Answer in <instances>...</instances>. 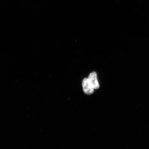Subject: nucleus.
<instances>
[{"instance_id": "1", "label": "nucleus", "mask_w": 149, "mask_h": 149, "mask_svg": "<svg viewBox=\"0 0 149 149\" xmlns=\"http://www.w3.org/2000/svg\"><path fill=\"white\" fill-rule=\"evenodd\" d=\"M87 81L93 89H98L99 88L100 86L99 85L97 79V75L96 72H93L89 74Z\"/></svg>"}, {"instance_id": "2", "label": "nucleus", "mask_w": 149, "mask_h": 149, "mask_svg": "<svg viewBox=\"0 0 149 149\" xmlns=\"http://www.w3.org/2000/svg\"><path fill=\"white\" fill-rule=\"evenodd\" d=\"M82 87L84 92L85 94L90 95L94 92V89H93L89 85L87 81V79L85 78L83 80L82 82Z\"/></svg>"}]
</instances>
